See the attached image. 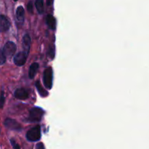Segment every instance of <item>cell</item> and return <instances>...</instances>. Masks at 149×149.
I'll return each mask as SVG.
<instances>
[{"instance_id": "obj_1", "label": "cell", "mask_w": 149, "mask_h": 149, "mask_svg": "<svg viewBox=\"0 0 149 149\" xmlns=\"http://www.w3.org/2000/svg\"><path fill=\"white\" fill-rule=\"evenodd\" d=\"M41 138V129L39 126H36L34 127L31 128L30 130H29L26 134V138L29 141L35 142L40 139Z\"/></svg>"}, {"instance_id": "obj_2", "label": "cell", "mask_w": 149, "mask_h": 149, "mask_svg": "<svg viewBox=\"0 0 149 149\" xmlns=\"http://www.w3.org/2000/svg\"><path fill=\"white\" fill-rule=\"evenodd\" d=\"M44 114V111L42 109L35 107L33 108L30 111V114H29V121L31 122H37L42 119V116Z\"/></svg>"}, {"instance_id": "obj_3", "label": "cell", "mask_w": 149, "mask_h": 149, "mask_svg": "<svg viewBox=\"0 0 149 149\" xmlns=\"http://www.w3.org/2000/svg\"><path fill=\"white\" fill-rule=\"evenodd\" d=\"M2 52L6 58H12L16 52V45L12 42H7L4 46Z\"/></svg>"}, {"instance_id": "obj_4", "label": "cell", "mask_w": 149, "mask_h": 149, "mask_svg": "<svg viewBox=\"0 0 149 149\" xmlns=\"http://www.w3.org/2000/svg\"><path fill=\"white\" fill-rule=\"evenodd\" d=\"M52 69L51 68H47L44 72V84L47 89H51L52 86Z\"/></svg>"}, {"instance_id": "obj_5", "label": "cell", "mask_w": 149, "mask_h": 149, "mask_svg": "<svg viewBox=\"0 0 149 149\" xmlns=\"http://www.w3.org/2000/svg\"><path fill=\"white\" fill-rule=\"evenodd\" d=\"M27 56L28 54L26 52H25L24 51L17 53L14 57L15 64L16 65H17V66H22V65H23L26 63Z\"/></svg>"}, {"instance_id": "obj_6", "label": "cell", "mask_w": 149, "mask_h": 149, "mask_svg": "<svg viewBox=\"0 0 149 149\" xmlns=\"http://www.w3.org/2000/svg\"><path fill=\"white\" fill-rule=\"evenodd\" d=\"M4 125L7 127L8 129L12 130H21V126L20 124L15 120L12 119H7L4 122Z\"/></svg>"}, {"instance_id": "obj_7", "label": "cell", "mask_w": 149, "mask_h": 149, "mask_svg": "<svg viewBox=\"0 0 149 149\" xmlns=\"http://www.w3.org/2000/svg\"><path fill=\"white\" fill-rule=\"evenodd\" d=\"M10 23L4 15H0V32H4L10 29Z\"/></svg>"}, {"instance_id": "obj_8", "label": "cell", "mask_w": 149, "mask_h": 149, "mask_svg": "<svg viewBox=\"0 0 149 149\" xmlns=\"http://www.w3.org/2000/svg\"><path fill=\"white\" fill-rule=\"evenodd\" d=\"M15 97L19 100H26L29 97V93L23 88L17 89L15 92Z\"/></svg>"}, {"instance_id": "obj_9", "label": "cell", "mask_w": 149, "mask_h": 149, "mask_svg": "<svg viewBox=\"0 0 149 149\" xmlns=\"http://www.w3.org/2000/svg\"><path fill=\"white\" fill-rule=\"evenodd\" d=\"M31 45V38L29 34L24 35L23 38V47L24 49V52L29 54V49H30Z\"/></svg>"}, {"instance_id": "obj_10", "label": "cell", "mask_w": 149, "mask_h": 149, "mask_svg": "<svg viewBox=\"0 0 149 149\" xmlns=\"http://www.w3.org/2000/svg\"><path fill=\"white\" fill-rule=\"evenodd\" d=\"M46 22L48 27L50 29L54 30L56 28V20H55V17L51 15H48L46 18Z\"/></svg>"}, {"instance_id": "obj_11", "label": "cell", "mask_w": 149, "mask_h": 149, "mask_svg": "<svg viewBox=\"0 0 149 149\" xmlns=\"http://www.w3.org/2000/svg\"><path fill=\"white\" fill-rule=\"evenodd\" d=\"M24 15H25V11L24 9L21 6H19L16 10V17L18 21L23 23V20H24Z\"/></svg>"}, {"instance_id": "obj_12", "label": "cell", "mask_w": 149, "mask_h": 149, "mask_svg": "<svg viewBox=\"0 0 149 149\" xmlns=\"http://www.w3.org/2000/svg\"><path fill=\"white\" fill-rule=\"evenodd\" d=\"M38 68H39V64L36 63H33L31 65L29 71V78L33 79L35 77V75H36V72L38 71Z\"/></svg>"}, {"instance_id": "obj_13", "label": "cell", "mask_w": 149, "mask_h": 149, "mask_svg": "<svg viewBox=\"0 0 149 149\" xmlns=\"http://www.w3.org/2000/svg\"><path fill=\"white\" fill-rule=\"evenodd\" d=\"M36 89H37V90H38V93H39V94L42 97H47V96L48 95L47 91L45 89L43 88V87H42V84H41L40 81H36Z\"/></svg>"}, {"instance_id": "obj_14", "label": "cell", "mask_w": 149, "mask_h": 149, "mask_svg": "<svg viewBox=\"0 0 149 149\" xmlns=\"http://www.w3.org/2000/svg\"><path fill=\"white\" fill-rule=\"evenodd\" d=\"M35 6L39 14H42L44 12V1L43 0H36Z\"/></svg>"}, {"instance_id": "obj_15", "label": "cell", "mask_w": 149, "mask_h": 149, "mask_svg": "<svg viewBox=\"0 0 149 149\" xmlns=\"http://www.w3.org/2000/svg\"><path fill=\"white\" fill-rule=\"evenodd\" d=\"M6 61V58L4 56V53H3L2 51L0 49V65H2L3 63H4Z\"/></svg>"}, {"instance_id": "obj_16", "label": "cell", "mask_w": 149, "mask_h": 149, "mask_svg": "<svg viewBox=\"0 0 149 149\" xmlns=\"http://www.w3.org/2000/svg\"><path fill=\"white\" fill-rule=\"evenodd\" d=\"M49 55L50 58H53V57L55 56V47L53 46H51L49 47Z\"/></svg>"}, {"instance_id": "obj_17", "label": "cell", "mask_w": 149, "mask_h": 149, "mask_svg": "<svg viewBox=\"0 0 149 149\" xmlns=\"http://www.w3.org/2000/svg\"><path fill=\"white\" fill-rule=\"evenodd\" d=\"M4 96L3 93H1V95H0V109H2L3 106L4 104Z\"/></svg>"}, {"instance_id": "obj_18", "label": "cell", "mask_w": 149, "mask_h": 149, "mask_svg": "<svg viewBox=\"0 0 149 149\" xmlns=\"http://www.w3.org/2000/svg\"><path fill=\"white\" fill-rule=\"evenodd\" d=\"M27 8L28 11L30 13H33V4H32V1H29V4H27Z\"/></svg>"}, {"instance_id": "obj_19", "label": "cell", "mask_w": 149, "mask_h": 149, "mask_svg": "<svg viewBox=\"0 0 149 149\" xmlns=\"http://www.w3.org/2000/svg\"><path fill=\"white\" fill-rule=\"evenodd\" d=\"M36 149H45V146H44L43 143H39L36 145Z\"/></svg>"}, {"instance_id": "obj_20", "label": "cell", "mask_w": 149, "mask_h": 149, "mask_svg": "<svg viewBox=\"0 0 149 149\" xmlns=\"http://www.w3.org/2000/svg\"><path fill=\"white\" fill-rule=\"evenodd\" d=\"M11 143H12V144H13V148H14V149H20V146H19L17 145V143H15L14 142V141H13V140H12Z\"/></svg>"}, {"instance_id": "obj_21", "label": "cell", "mask_w": 149, "mask_h": 149, "mask_svg": "<svg viewBox=\"0 0 149 149\" xmlns=\"http://www.w3.org/2000/svg\"><path fill=\"white\" fill-rule=\"evenodd\" d=\"M52 2H53V0H47V5H51V4H52Z\"/></svg>"}, {"instance_id": "obj_22", "label": "cell", "mask_w": 149, "mask_h": 149, "mask_svg": "<svg viewBox=\"0 0 149 149\" xmlns=\"http://www.w3.org/2000/svg\"><path fill=\"white\" fill-rule=\"evenodd\" d=\"M14 1H17V0H14Z\"/></svg>"}]
</instances>
